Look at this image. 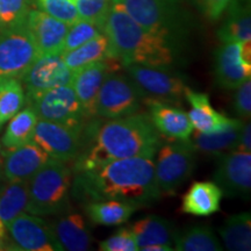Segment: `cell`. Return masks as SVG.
Segmentation results:
<instances>
[{
    "label": "cell",
    "mask_w": 251,
    "mask_h": 251,
    "mask_svg": "<svg viewBox=\"0 0 251 251\" xmlns=\"http://www.w3.org/2000/svg\"><path fill=\"white\" fill-rule=\"evenodd\" d=\"M51 157L33 141L9 151H4L5 180L28 181Z\"/></svg>",
    "instance_id": "obj_19"
},
{
    "label": "cell",
    "mask_w": 251,
    "mask_h": 251,
    "mask_svg": "<svg viewBox=\"0 0 251 251\" xmlns=\"http://www.w3.org/2000/svg\"><path fill=\"white\" fill-rule=\"evenodd\" d=\"M71 191L84 203L119 200L141 207L161 198L155 177V158L130 157L114 159L98 168L74 171Z\"/></svg>",
    "instance_id": "obj_1"
},
{
    "label": "cell",
    "mask_w": 251,
    "mask_h": 251,
    "mask_svg": "<svg viewBox=\"0 0 251 251\" xmlns=\"http://www.w3.org/2000/svg\"><path fill=\"white\" fill-rule=\"evenodd\" d=\"M216 84L224 90H236L251 76V41L224 42L214 55Z\"/></svg>",
    "instance_id": "obj_12"
},
{
    "label": "cell",
    "mask_w": 251,
    "mask_h": 251,
    "mask_svg": "<svg viewBox=\"0 0 251 251\" xmlns=\"http://www.w3.org/2000/svg\"><path fill=\"white\" fill-rule=\"evenodd\" d=\"M2 29V28H1V25H0V30H1Z\"/></svg>",
    "instance_id": "obj_42"
},
{
    "label": "cell",
    "mask_w": 251,
    "mask_h": 251,
    "mask_svg": "<svg viewBox=\"0 0 251 251\" xmlns=\"http://www.w3.org/2000/svg\"><path fill=\"white\" fill-rule=\"evenodd\" d=\"M58 215L50 227L62 249L69 251L89 250L92 244V235L83 215L70 212L69 209Z\"/></svg>",
    "instance_id": "obj_20"
},
{
    "label": "cell",
    "mask_w": 251,
    "mask_h": 251,
    "mask_svg": "<svg viewBox=\"0 0 251 251\" xmlns=\"http://www.w3.org/2000/svg\"><path fill=\"white\" fill-rule=\"evenodd\" d=\"M2 163H4V149H2L1 142H0V186L4 183V171H2Z\"/></svg>",
    "instance_id": "obj_41"
},
{
    "label": "cell",
    "mask_w": 251,
    "mask_h": 251,
    "mask_svg": "<svg viewBox=\"0 0 251 251\" xmlns=\"http://www.w3.org/2000/svg\"><path fill=\"white\" fill-rule=\"evenodd\" d=\"M221 188L213 181H196L184 194L181 212L194 216H209L220 211Z\"/></svg>",
    "instance_id": "obj_22"
},
{
    "label": "cell",
    "mask_w": 251,
    "mask_h": 251,
    "mask_svg": "<svg viewBox=\"0 0 251 251\" xmlns=\"http://www.w3.org/2000/svg\"><path fill=\"white\" fill-rule=\"evenodd\" d=\"M111 5L112 0H76L79 19L96 24L102 30Z\"/></svg>",
    "instance_id": "obj_36"
},
{
    "label": "cell",
    "mask_w": 251,
    "mask_h": 251,
    "mask_svg": "<svg viewBox=\"0 0 251 251\" xmlns=\"http://www.w3.org/2000/svg\"><path fill=\"white\" fill-rule=\"evenodd\" d=\"M35 4L40 11L68 25L79 20L76 2L71 0H35Z\"/></svg>",
    "instance_id": "obj_34"
},
{
    "label": "cell",
    "mask_w": 251,
    "mask_h": 251,
    "mask_svg": "<svg viewBox=\"0 0 251 251\" xmlns=\"http://www.w3.org/2000/svg\"><path fill=\"white\" fill-rule=\"evenodd\" d=\"M101 33H103L101 27L97 26L96 24L90 23V21L79 19L69 27L67 35H65L64 45H63V52L70 51V50L84 45L87 41L92 40L93 37L100 35Z\"/></svg>",
    "instance_id": "obj_33"
},
{
    "label": "cell",
    "mask_w": 251,
    "mask_h": 251,
    "mask_svg": "<svg viewBox=\"0 0 251 251\" xmlns=\"http://www.w3.org/2000/svg\"><path fill=\"white\" fill-rule=\"evenodd\" d=\"M101 251H137L136 237L130 228H121L111 237L99 243Z\"/></svg>",
    "instance_id": "obj_37"
},
{
    "label": "cell",
    "mask_w": 251,
    "mask_h": 251,
    "mask_svg": "<svg viewBox=\"0 0 251 251\" xmlns=\"http://www.w3.org/2000/svg\"><path fill=\"white\" fill-rule=\"evenodd\" d=\"M143 105L148 108L149 117L162 137L170 141L191 139L193 127L184 109L176 107L174 103L151 98H144Z\"/></svg>",
    "instance_id": "obj_17"
},
{
    "label": "cell",
    "mask_w": 251,
    "mask_h": 251,
    "mask_svg": "<svg viewBox=\"0 0 251 251\" xmlns=\"http://www.w3.org/2000/svg\"><path fill=\"white\" fill-rule=\"evenodd\" d=\"M185 99L192 106V109L187 113V117L193 129L199 133H218L224 130L234 120L215 111L209 101L208 94L196 92L187 86L185 90Z\"/></svg>",
    "instance_id": "obj_21"
},
{
    "label": "cell",
    "mask_w": 251,
    "mask_h": 251,
    "mask_svg": "<svg viewBox=\"0 0 251 251\" xmlns=\"http://www.w3.org/2000/svg\"><path fill=\"white\" fill-rule=\"evenodd\" d=\"M40 120L57 122L84 129L90 120L81 108L72 85L58 86L28 100Z\"/></svg>",
    "instance_id": "obj_10"
},
{
    "label": "cell",
    "mask_w": 251,
    "mask_h": 251,
    "mask_svg": "<svg viewBox=\"0 0 251 251\" xmlns=\"http://www.w3.org/2000/svg\"><path fill=\"white\" fill-rule=\"evenodd\" d=\"M234 109L241 120H249L251 117V80L248 79L236 89Z\"/></svg>",
    "instance_id": "obj_38"
},
{
    "label": "cell",
    "mask_w": 251,
    "mask_h": 251,
    "mask_svg": "<svg viewBox=\"0 0 251 251\" xmlns=\"http://www.w3.org/2000/svg\"><path fill=\"white\" fill-rule=\"evenodd\" d=\"M150 33L179 47L186 19L180 0H112Z\"/></svg>",
    "instance_id": "obj_5"
},
{
    "label": "cell",
    "mask_w": 251,
    "mask_h": 251,
    "mask_svg": "<svg viewBox=\"0 0 251 251\" xmlns=\"http://www.w3.org/2000/svg\"><path fill=\"white\" fill-rule=\"evenodd\" d=\"M25 101L26 96L19 78L0 81V129L23 108Z\"/></svg>",
    "instance_id": "obj_32"
},
{
    "label": "cell",
    "mask_w": 251,
    "mask_h": 251,
    "mask_svg": "<svg viewBox=\"0 0 251 251\" xmlns=\"http://www.w3.org/2000/svg\"><path fill=\"white\" fill-rule=\"evenodd\" d=\"M12 246L15 250L59 251L63 250L48 222L34 214L21 213L7 225Z\"/></svg>",
    "instance_id": "obj_15"
},
{
    "label": "cell",
    "mask_w": 251,
    "mask_h": 251,
    "mask_svg": "<svg viewBox=\"0 0 251 251\" xmlns=\"http://www.w3.org/2000/svg\"><path fill=\"white\" fill-rule=\"evenodd\" d=\"M28 181H7L0 186V222L7 227L12 220L26 212Z\"/></svg>",
    "instance_id": "obj_30"
},
{
    "label": "cell",
    "mask_w": 251,
    "mask_h": 251,
    "mask_svg": "<svg viewBox=\"0 0 251 251\" xmlns=\"http://www.w3.org/2000/svg\"><path fill=\"white\" fill-rule=\"evenodd\" d=\"M40 56L26 23L0 30V81L20 78Z\"/></svg>",
    "instance_id": "obj_8"
},
{
    "label": "cell",
    "mask_w": 251,
    "mask_h": 251,
    "mask_svg": "<svg viewBox=\"0 0 251 251\" xmlns=\"http://www.w3.org/2000/svg\"><path fill=\"white\" fill-rule=\"evenodd\" d=\"M74 171L70 163L50 158L28 180L26 212L37 216L58 215L68 211Z\"/></svg>",
    "instance_id": "obj_4"
},
{
    "label": "cell",
    "mask_w": 251,
    "mask_h": 251,
    "mask_svg": "<svg viewBox=\"0 0 251 251\" xmlns=\"http://www.w3.org/2000/svg\"><path fill=\"white\" fill-rule=\"evenodd\" d=\"M215 184L228 198L249 199L251 193V152L227 151L216 156Z\"/></svg>",
    "instance_id": "obj_14"
},
{
    "label": "cell",
    "mask_w": 251,
    "mask_h": 251,
    "mask_svg": "<svg viewBox=\"0 0 251 251\" xmlns=\"http://www.w3.org/2000/svg\"><path fill=\"white\" fill-rule=\"evenodd\" d=\"M244 121L241 119H234L230 125L218 133L202 134L196 131L191 142L197 151L207 153V155L218 156L220 153L231 151L237 142Z\"/></svg>",
    "instance_id": "obj_26"
},
{
    "label": "cell",
    "mask_w": 251,
    "mask_h": 251,
    "mask_svg": "<svg viewBox=\"0 0 251 251\" xmlns=\"http://www.w3.org/2000/svg\"><path fill=\"white\" fill-rule=\"evenodd\" d=\"M174 250L177 251H221L222 247L214 231L208 226L197 225L176 231Z\"/></svg>",
    "instance_id": "obj_29"
},
{
    "label": "cell",
    "mask_w": 251,
    "mask_h": 251,
    "mask_svg": "<svg viewBox=\"0 0 251 251\" xmlns=\"http://www.w3.org/2000/svg\"><path fill=\"white\" fill-rule=\"evenodd\" d=\"M197 149L187 141H174L157 150L155 177L159 196H172L191 177L197 164Z\"/></svg>",
    "instance_id": "obj_6"
},
{
    "label": "cell",
    "mask_w": 251,
    "mask_h": 251,
    "mask_svg": "<svg viewBox=\"0 0 251 251\" xmlns=\"http://www.w3.org/2000/svg\"><path fill=\"white\" fill-rule=\"evenodd\" d=\"M83 131L81 128L39 119L31 141L51 158L74 163L83 147Z\"/></svg>",
    "instance_id": "obj_11"
},
{
    "label": "cell",
    "mask_w": 251,
    "mask_h": 251,
    "mask_svg": "<svg viewBox=\"0 0 251 251\" xmlns=\"http://www.w3.org/2000/svg\"><path fill=\"white\" fill-rule=\"evenodd\" d=\"M62 56L67 67L72 71H77L91 63L113 58L108 39L103 33L70 51L63 52Z\"/></svg>",
    "instance_id": "obj_28"
},
{
    "label": "cell",
    "mask_w": 251,
    "mask_h": 251,
    "mask_svg": "<svg viewBox=\"0 0 251 251\" xmlns=\"http://www.w3.org/2000/svg\"><path fill=\"white\" fill-rule=\"evenodd\" d=\"M74 75L75 71L67 67L62 54H50L41 55L19 79L28 101L48 90L71 85Z\"/></svg>",
    "instance_id": "obj_13"
},
{
    "label": "cell",
    "mask_w": 251,
    "mask_h": 251,
    "mask_svg": "<svg viewBox=\"0 0 251 251\" xmlns=\"http://www.w3.org/2000/svg\"><path fill=\"white\" fill-rule=\"evenodd\" d=\"M227 9L228 12L225 23L218 30L220 41L222 43L251 41L249 0H231Z\"/></svg>",
    "instance_id": "obj_24"
},
{
    "label": "cell",
    "mask_w": 251,
    "mask_h": 251,
    "mask_svg": "<svg viewBox=\"0 0 251 251\" xmlns=\"http://www.w3.org/2000/svg\"><path fill=\"white\" fill-rule=\"evenodd\" d=\"M136 237L139 250L146 251L152 246L174 248L176 230L170 221L158 215H148L139 220L130 227Z\"/></svg>",
    "instance_id": "obj_23"
},
{
    "label": "cell",
    "mask_w": 251,
    "mask_h": 251,
    "mask_svg": "<svg viewBox=\"0 0 251 251\" xmlns=\"http://www.w3.org/2000/svg\"><path fill=\"white\" fill-rule=\"evenodd\" d=\"M84 209L92 224L113 227L126 224L139 208L119 200H97L85 202Z\"/></svg>",
    "instance_id": "obj_25"
},
{
    "label": "cell",
    "mask_w": 251,
    "mask_h": 251,
    "mask_svg": "<svg viewBox=\"0 0 251 251\" xmlns=\"http://www.w3.org/2000/svg\"><path fill=\"white\" fill-rule=\"evenodd\" d=\"M234 151H246L251 152V125L250 122H244L241 129L240 136L234 147Z\"/></svg>",
    "instance_id": "obj_40"
},
{
    "label": "cell",
    "mask_w": 251,
    "mask_h": 251,
    "mask_svg": "<svg viewBox=\"0 0 251 251\" xmlns=\"http://www.w3.org/2000/svg\"><path fill=\"white\" fill-rule=\"evenodd\" d=\"M71 1H74V2H76V0H71Z\"/></svg>",
    "instance_id": "obj_43"
},
{
    "label": "cell",
    "mask_w": 251,
    "mask_h": 251,
    "mask_svg": "<svg viewBox=\"0 0 251 251\" xmlns=\"http://www.w3.org/2000/svg\"><path fill=\"white\" fill-rule=\"evenodd\" d=\"M143 96L128 76L111 72L103 80L96 103V118H124L141 111Z\"/></svg>",
    "instance_id": "obj_9"
},
{
    "label": "cell",
    "mask_w": 251,
    "mask_h": 251,
    "mask_svg": "<svg viewBox=\"0 0 251 251\" xmlns=\"http://www.w3.org/2000/svg\"><path fill=\"white\" fill-rule=\"evenodd\" d=\"M111 56L126 68L131 64L146 67H172L179 58V47L140 26L124 9L111 5L103 24Z\"/></svg>",
    "instance_id": "obj_3"
},
{
    "label": "cell",
    "mask_w": 251,
    "mask_h": 251,
    "mask_svg": "<svg viewBox=\"0 0 251 251\" xmlns=\"http://www.w3.org/2000/svg\"><path fill=\"white\" fill-rule=\"evenodd\" d=\"M128 77L142 93L143 98L180 103L185 98L186 78L172 67H146L131 64L126 67Z\"/></svg>",
    "instance_id": "obj_7"
},
{
    "label": "cell",
    "mask_w": 251,
    "mask_h": 251,
    "mask_svg": "<svg viewBox=\"0 0 251 251\" xmlns=\"http://www.w3.org/2000/svg\"><path fill=\"white\" fill-rule=\"evenodd\" d=\"M25 23L40 55L62 54L65 35L70 25L57 20L40 9H30Z\"/></svg>",
    "instance_id": "obj_18"
},
{
    "label": "cell",
    "mask_w": 251,
    "mask_h": 251,
    "mask_svg": "<svg viewBox=\"0 0 251 251\" xmlns=\"http://www.w3.org/2000/svg\"><path fill=\"white\" fill-rule=\"evenodd\" d=\"M219 234L225 246L231 251L251 250V216L250 213L231 215L219 228Z\"/></svg>",
    "instance_id": "obj_31"
},
{
    "label": "cell",
    "mask_w": 251,
    "mask_h": 251,
    "mask_svg": "<svg viewBox=\"0 0 251 251\" xmlns=\"http://www.w3.org/2000/svg\"><path fill=\"white\" fill-rule=\"evenodd\" d=\"M121 67L115 58L94 62L75 71L71 85L74 87L81 108L91 121L96 118V103L105 78Z\"/></svg>",
    "instance_id": "obj_16"
},
{
    "label": "cell",
    "mask_w": 251,
    "mask_h": 251,
    "mask_svg": "<svg viewBox=\"0 0 251 251\" xmlns=\"http://www.w3.org/2000/svg\"><path fill=\"white\" fill-rule=\"evenodd\" d=\"M90 135V144L83 146L75 159L72 171L98 168L114 159L130 157L155 158L162 146V136L148 113H135L128 117L112 119L98 128L91 121L84 128Z\"/></svg>",
    "instance_id": "obj_2"
},
{
    "label": "cell",
    "mask_w": 251,
    "mask_h": 251,
    "mask_svg": "<svg viewBox=\"0 0 251 251\" xmlns=\"http://www.w3.org/2000/svg\"><path fill=\"white\" fill-rule=\"evenodd\" d=\"M30 11V0H0V25L8 28L25 23Z\"/></svg>",
    "instance_id": "obj_35"
},
{
    "label": "cell",
    "mask_w": 251,
    "mask_h": 251,
    "mask_svg": "<svg viewBox=\"0 0 251 251\" xmlns=\"http://www.w3.org/2000/svg\"><path fill=\"white\" fill-rule=\"evenodd\" d=\"M37 120H39V118L30 106L20 109L8 121L5 133L2 135V139L0 140L4 151H9V150H13L23 146V144L30 142L33 139Z\"/></svg>",
    "instance_id": "obj_27"
},
{
    "label": "cell",
    "mask_w": 251,
    "mask_h": 251,
    "mask_svg": "<svg viewBox=\"0 0 251 251\" xmlns=\"http://www.w3.org/2000/svg\"><path fill=\"white\" fill-rule=\"evenodd\" d=\"M200 12L208 19L215 21L225 13L231 0H194Z\"/></svg>",
    "instance_id": "obj_39"
}]
</instances>
